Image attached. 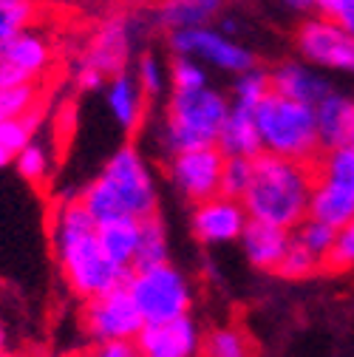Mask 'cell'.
Returning a JSON list of instances; mask_svg holds the SVG:
<instances>
[{"label":"cell","instance_id":"cell-1","mask_svg":"<svg viewBox=\"0 0 354 357\" xmlns=\"http://www.w3.org/2000/svg\"><path fill=\"white\" fill-rule=\"evenodd\" d=\"M52 244L60 264V275L79 303L125 287V270L114 266L97 238V221L77 196L63 199L52 213Z\"/></svg>","mask_w":354,"mask_h":357},{"label":"cell","instance_id":"cell-2","mask_svg":"<svg viewBox=\"0 0 354 357\" xmlns=\"http://www.w3.org/2000/svg\"><path fill=\"white\" fill-rule=\"evenodd\" d=\"M77 199L97 225H108V221L119 218L145 221L159 213L156 176L148 156L137 145L116 148Z\"/></svg>","mask_w":354,"mask_h":357},{"label":"cell","instance_id":"cell-3","mask_svg":"<svg viewBox=\"0 0 354 357\" xmlns=\"http://www.w3.org/2000/svg\"><path fill=\"white\" fill-rule=\"evenodd\" d=\"M312 188H315L312 165H298L261 153L252 159L249 188L241 196V204L249 221H261V225H272L292 233L309 215Z\"/></svg>","mask_w":354,"mask_h":357},{"label":"cell","instance_id":"cell-4","mask_svg":"<svg viewBox=\"0 0 354 357\" xmlns=\"http://www.w3.org/2000/svg\"><path fill=\"white\" fill-rule=\"evenodd\" d=\"M227 114H230V100L210 85L190 94L170 91L159 125V148L164 159L193 148L215 145Z\"/></svg>","mask_w":354,"mask_h":357},{"label":"cell","instance_id":"cell-5","mask_svg":"<svg viewBox=\"0 0 354 357\" xmlns=\"http://www.w3.org/2000/svg\"><path fill=\"white\" fill-rule=\"evenodd\" d=\"M255 130L261 153L298 162V165H315L321 159V137L315 108L286 100L281 94H270L255 108Z\"/></svg>","mask_w":354,"mask_h":357},{"label":"cell","instance_id":"cell-6","mask_svg":"<svg viewBox=\"0 0 354 357\" xmlns=\"http://www.w3.org/2000/svg\"><path fill=\"white\" fill-rule=\"evenodd\" d=\"M130 301L137 303L145 326L179 321L190 315L193 306V287L187 275L176 264L148 266V270H134L125 281Z\"/></svg>","mask_w":354,"mask_h":357},{"label":"cell","instance_id":"cell-7","mask_svg":"<svg viewBox=\"0 0 354 357\" xmlns=\"http://www.w3.org/2000/svg\"><path fill=\"white\" fill-rule=\"evenodd\" d=\"M79 329L88 343H137L145 321L128 289L119 287L79 306Z\"/></svg>","mask_w":354,"mask_h":357},{"label":"cell","instance_id":"cell-8","mask_svg":"<svg viewBox=\"0 0 354 357\" xmlns=\"http://www.w3.org/2000/svg\"><path fill=\"white\" fill-rule=\"evenodd\" d=\"M57 49L52 34L43 29H29L6 43H0V88L15 85H43L54 71Z\"/></svg>","mask_w":354,"mask_h":357},{"label":"cell","instance_id":"cell-9","mask_svg":"<svg viewBox=\"0 0 354 357\" xmlns=\"http://www.w3.org/2000/svg\"><path fill=\"white\" fill-rule=\"evenodd\" d=\"M167 43H170L173 57H190V60L213 66L218 71L247 74L255 68V54L249 49H244L236 37H227L221 29H213V26L173 31Z\"/></svg>","mask_w":354,"mask_h":357},{"label":"cell","instance_id":"cell-10","mask_svg":"<svg viewBox=\"0 0 354 357\" xmlns=\"http://www.w3.org/2000/svg\"><path fill=\"white\" fill-rule=\"evenodd\" d=\"M137 23L139 20H134L130 15H111L100 20V26L85 43L79 66L102 74L105 79L128 74V63L134 57V43H137Z\"/></svg>","mask_w":354,"mask_h":357},{"label":"cell","instance_id":"cell-11","mask_svg":"<svg viewBox=\"0 0 354 357\" xmlns=\"http://www.w3.org/2000/svg\"><path fill=\"white\" fill-rule=\"evenodd\" d=\"M224 153L215 145L193 148L185 153H176L164 162L167 178L176 193L185 196L193 207L221 193V173H224Z\"/></svg>","mask_w":354,"mask_h":357},{"label":"cell","instance_id":"cell-12","mask_svg":"<svg viewBox=\"0 0 354 357\" xmlns=\"http://www.w3.org/2000/svg\"><path fill=\"white\" fill-rule=\"evenodd\" d=\"M298 52L318 68L354 74V40L326 17H306L298 26Z\"/></svg>","mask_w":354,"mask_h":357},{"label":"cell","instance_id":"cell-13","mask_svg":"<svg viewBox=\"0 0 354 357\" xmlns=\"http://www.w3.org/2000/svg\"><path fill=\"white\" fill-rule=\"evenodd\" d=\"M247 225H249V215H247L244 204L238 199L221 196V193L196 204L193 213H190L193 236L201 244H210V247L238 241Z\"/></svg>","mask_w":354,"mask_h":357},{"label":"cell","instance_id":"cell-14","mask_svg":"<svg viewBox=\"0 0 354 357\" xmlns=\"http://www.w3.org/2000/svg\"><path fill=\"white\" fill-rule=\"evenodd\" d=\"M137 346L142 357H196L201 351V332L187 315L179 321L145 326L137 337Z\"/></svg>","mask_w":354,"mask_h":357},{"label":"cell","instance_id":"cell-15","mask_svg":"<svg viewBox=\"0 0 354 357\" xmlns=\"http://www.w3.org/2000/svg\"><path fill=\"white\" fill-rule=\"evenodd\" d=\"M270 85L272 94H281L286 100H295L300 105L315 108L326 94H332V88L323 77H318L309 66L303 63H281L270 71Z\"/></svg>","mask_w":354,"mask_h":357},{"label":"cell","instance_id":"cell-16","mask_svg":"<svg viewBox=\"0 0 354 357\" xmlns=\"http://www.w3.org/2000/svg\"><path fill=\"white\" fill-rule=\"evenodd\" d=\"M105 102H108V111H111L114 122L125 133H137L142 128L145 114H148V97L142 94V88L134 79V74H119V77L108 79Z\"/></svg>","mask_w":354,"mask_h":357},{"label":"cell","instance_id":"cell-17","mask_svg":"<svg viewBox=\"0 0 354 357\" xmlns=\"http://www.w3.org/2000/svg\"><path fill=\"white\" fill-rule=\"evenodd\" d=\"M292 233L272 227V225H261V221H249L244 227L238 244L247 255V261L258 270H278V264L289 247Z\"/></svg>","mask_w":354,"mask_h":357},{"label":"cell","instance_id":"cell-18","mask_svg":"<svg viewBox=\"0 0 354 357\" xmlns=\"http://www.w3.org/2000/svg\"><path fill=\"white\" fill-rule=\"evenodd\" d=\"M139 230H142V221H134V218H119V221H108V225H97V238H100L105 258L125 273H130L137 264Z\"/></svg>","mask_w":354,"mask_h":357},{"label":"cell","instance_id":"cell-19","mask_svg":"<svg viewBox=\"0 0 354 357\" xmlns=\"http://www.w3.org/2000/svg\"><path fill=\"white\" fill-rule=\"evenodd\" d=\"M215 148L224 153V159H255L261 156V142H258V130H255V116L249 111L230 108L221 133L215 139Z\"/></svg>","mask_w":354,"mask_h":357},{"label":"cell","instance_id":"cell-20","mask_svg":"<svg viewBox=\"0 0 354 357\" xmlns=\"http://www.w3.org/2000/svg\"><path fill=\"white\" fill-rule=\"evenodd\" d=\"M218 0H170L156 9V20L173 34V31H190V29H207L215 17H221Z\"/></svg>","mask_w":354,"mask_h":357},{"label":"cell","instance_id":"cell-21","mask_svg":"<svg viewBox=\"0 0 354 357\" xmlns=\"http://www.w3.org/2000/svg\"><path fill=\"white\" fill-rule=\"evenodd\" d=\"M306 218H315L321 225L340 230L346 227L348 221L354 218V193L318 182L315 178V188H312V199H309V215Z\"/></svg>","mask_w":354,"mask_h":357},{"label":"cell","instance_id":"cell-22","mask_svg":"<svg viewBox=\"0 0 354 357\" xmlns=\"http://www.w3.org/2000/svg\"><path fill=\"white\" fill-rule=\"evenodd\" d=\"M348 114H351V100L340 94H326L315 105V122H318V137L326 151L343 148L346 145V130H348Z\"/></svg>","mask_w":354,"mask_h":357},{"label":"cell","instance_id":"cell-23","mask_svg":"<svg viewBox=\"0 0 354 357\" xmlns=\"http://www.w3.org/2000/svg\"><path fill=\"white\" fill-rule=\"evenodd\" d=\"M170 261V238H167V227L164 218L156 213L151 218L142 221L139 230V252H137V264L134 270H148V266H162ZM130 270V273H134Z\"/></svg>","mask_w":354,"mask_h":357},{"label":"cell","instance_id":"cell-24","mask_svg":"<svg viewBox=\"0 0 354 357\" xmlns=\"http://www.w3.org/2000/svg\"><path fill=\"white\" fill-rule=\"evenodd\" d=\"M315 178L334 188H343L348 193H354V151L351 148H332L326 151L315 165Z\"/></svg>","mask_w":354,"mask_h":357},{"label":"cell","instance_id":"cell-25","mask_svg":"<svg viewBox=\"0 0 354 357\" xmlns=\"http://www.w3.org/2000/svg\"><path fill=\"white\" fill-rule=\"evenodd\" d=\"M272 94V85H270V71H247V74H238L236 77V85H233V97H230V108H238V111H249L255 114V108Z\"/></svg>","mask_w":354,"mask_h":357},{"label":"cell","instance_id":"cell-26","mask_svg":"<svg viewBox=\"0 0 354 357\" xmlns=\"http://www.w3.org/2000/svg\"><path fill=\"white\" fill-rule=\"evenodd\" d=\"M43 9L29 0H0V43L37 26Z\"/></svg>","mask_w":354,"mask_h":357},{"label":"cell","instance_id":"cell-27","mask_svg":"<svg viewBox=\"0 0 354 357\" xmlns=\"http://www.w3.org/2000/svg\"><path fill=\"white\" fill-rule=\"evenodd\" d=\"M34 111H43V85L0 88V122L20 119Z\"/></svg>","mask_w":354,"mask_h":357},{"label":"cell","instance_id":"cell-28","mask_svg":"<svg viewBox=\"0 0 354 357\" xmlns=\"http://www.w3.org/2000/svg\"><path fill=\"white\" fill-rule=\"evenodd\" d=\"M334 238H337V230L321 225V221H315V218H306L300 227L292 230V241H298L306 252H312L318 261H323V266H326V261L332 255Z\"/></svg>","mask_w":354,"mask_h":357},{"label":"cell","instance_id":"cell-29","mask_svg":"<svg viewBox=\"0 0 354 357\" xmlns=\"http://www.w3.org/2000/svg\"><path fill=\"white\" fill-rule=\"evenodd\" d=\"M204 357H252L249 340L233 326H218L201 340Z\"/></svg>","mask_w":354,"mask_h":357},{"label":"cell","instance_id":"cell-30","mask_svg":"<svg viewBox=\"0 0 354 357\" xmlns=\"http://www.w3.org/2000/svg\"><path fill=\"white\" fill-rule=\"evenodd\" d=\"M15 167H17V173L26 178V182L43 188L49 182V173H52V151L34 139L31 145H26L15 156Z\"/></svg>","mask_w":354,"mask_h":357},{"label":"cell","instance_id":"cell-31","mask_svg":"<svg viewBox=\"0 0 354 357\" xmlns=\"http://www.w3.org/2000/svg\"><path fill=\"white\" fill-rule=\"evenodd\" d=\"M167 77H170V91H179V94L201 91V88L210 85L207 68L190 57H173L167 63Z\"/></svg>","mask_w":354,"mask_h":357},{"label":"cell","instance_id":"cell-32","mask_svg":"<svg viewBox=\"0 0 354 357\" xmlns=\"http://www.w3.org/2000/svg\"><path fill=\"white\" fill-rule=\"evenodd\" d=\"M134 79L139 82L142 88V94L148 100H159L162 94H167V88H170V77H167V66L156 57V54H142L137 60V74Z\"/></svg>","mask_w":354,"mask_h":357},{"label":"cell","instance_id":"cell-33","mask_svg":"<svg viewBox=\"0 0 354 357\" xmlns=\"http://www.w3.org/2000/svg\"><path fill=\"white\" fill-rule=\"evenodd\" d=\"M321 266H323V261H318L312 252H306L298 241L289 238V247H286V252H284V258H281V264H278L275 273L284 275V278H289V281H298V278L315 275Z\"/></svg>","mask_w":354,"mask_h":357},{"label":"cell","instance_id":"cell-34","mask_svg":"<svg viewBox=\"0 0 354 357\" xmlns=\"http://www.w3.org/2000/svg\"><path fill=\"white\" fill-rule=\"evenodd\" d=\"M249 176H252L249 159H227L224 173H221V196H230V199L241 202V196L249 188Z\"/></svg>","mask_w":354,"mask_h":357},{"label":"cell","instance_id":"cell-35","mask_svg":"<svg viewBox=\"0 0 354 357\" xmlns=\"http://www.w3.org/2000/svg\"><path fill=\"white\" fill-rule=\"evenodd\" d=\"M315 15L332 20L354 40V0H321L315 3Z\"/></svg>","mask_w":354,"mask_h":357},{"label":"cell","instance_id":"cell-36","mask_svg":"<svg viewBox=\"0 0 354 357\" xmlns=\"http://www.w3.org/2000/svg\"><path fill=\"white\" fill-rule=\"evenodd\" d=\"M326 266H332V270H348V266H354V218L346 227L337 230V238H334Z\"/></svg>","mask_w":354,"mask_h":357},{"label":"cell","instance_id":"cell-37","mask_svg":"<svg viewBox=\"0 0 354 357\" xmlns=\"http://www.w3.org/2000/svg\"><path fill=\"white\" fill-rule=\"evenodd\" d=\"M82 357H142L137 343H88Z\"/></svg>","mask_w":354,"mask_h":357},{"label":"cell","instance_id":"cell-38","mask_svg":"<svg viewBox=\"0 0 354 357\" xmlns=\"http://www.w3.org/2000/svg\"><path fill=\"white\" fill-rule=\"evenodd\" d=\"M74 82H77L79 91H100V88L108 85V79H105L102 74H97V71H91V68H82V66H77Z\"/></svg>","mask_w":354,"mask_h":357},{"label":"cell","instance_id":"cell-39","mask_svg":"<svg viewBox=\"0 0 354 357\" xmlns=\"http://www.w3.org/2000/svg\"><path fill=\"white\" fill-rule=\"evenodd\" d=\"M346 148L354 151V102H351V114H348V130H346Z\"/></svg>","mask_w":354,"mask_h":357},{"label":"cell","instance_id":"cell-40","mask_svg":"<svg viewBox=\"0 0 354 357\" xmlns=\"http://www.w3.org/2000/svg\"><path fill=\"white\" fill-rule=\"evenodd\" d=\"M6 343H9V332H6V324H3V318H0V351L6 349Z\"/></svg>","mask_w":354,"mask_h":357},{"label":"cell","instance_id":"cell-41","mask_svg":"<svg viewBox=\"0 0 354 357\" xmlns=\"http://www.w3.org/2000/svg\"><path fill=\"white\" fill-rule=\"evenodd\" d=\"M9 162H15V159H12V156H9L3 148H0V167H3V165H9Z\"/></svg>","mask_w":354,"mask_h":357},{"label":"cell","instance_id":"cell-42","mask_svg":"<svg viewBox=\"0 0 354 357\" xmlns=\"http://www.w3.org/2000/svg\"><path fill=\"white\" fill-rule=\"evenodd\" d=\"M54 357H82V351H63V354H54Z\"/></svg>","mask_w":354,"mask_h":357},{"label":"cell","instance_id":"cell-43","mask_svg":"<svg viewBox=\"0 0 354 357\" xmlns=\"http://www.w3.org/2000/svg\"><path fill=\"white\" fill-rule=\"evenodd\" d=\"M0 357H20V354H15V351H9V349H3V351H0Z\"/></svg>","mask_w":354,"mask_h":357}]
</instances>
